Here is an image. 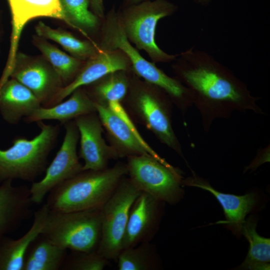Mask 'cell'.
<instances>
[{"label":"cell","instance_id":"cell-1","mask_svg":"<svg viewBox=\"0 0 270 270\" xmlns=\"http://www.w3.org/2000/svg\"><path fill=\"white\" fill-rule=\"evenodd\" d=\"M172 65L174 78L188 90L208 132L214 120L234 112L264 114L246 85L228 68L204 50L192 48L182 52Z\"/></svg>","mask_w":270,"mask_h":270},{"label":"cell","instance_id":"cell-2","mask_svg":"<svg viewBox=\"0 0 270 270\" xmlns=\"http://www.w3.org/2000/svg\"><path fill=\"white\" fill-rule=\"evenodd\" d=\"M126 175V164L122 162L102 170H83L54 188L46 204L54 212L101 208Z\"/></svg>","mask_w":270,"mask_h":270},{"label":"cell","instance_id":"cell-3","mask_svg":"<svg viewBox=\"0 0 270 270\" xmlns=\"http://www.w3.org/2000/svg\"><path fill=\"white\" fill-rule=\"evenodd\" d=\"M102 22L98 44L101 50H120L128 58L134 74L162 89L181 112H186L192 106V102L187 88L174 77L168 76L158 68L155 62L146 60L131 44L125 34L118 11L114 8L111 9Z\"/></svg>","mask_w":270,"mask_h":270},{"label":"cell","instance_id":"cell-4","mask_svg":"<svg viewBox=\"0 0 270 270\" xmlns=\"http://www.w3.org/2000/svg\"><path fill=\"white\" fill-rule=\"evenodd\" d=\"M123 102L137 121L184 158L172 126L173 104L162 89L142 80L132 72L129 89Z\"/></svg>","mask_w":270,"mask_h":270},{"label":"cell","instance_id":"cell-5","mask_svg":"<svg viewBox=\"0 0 270 270\" xmlns=\"http://www.w3.org/2000/svg\"><path fill=\"white\" fill-rule=\"evenodd\" d=\"M40 132L31 140L22 136L14 138L12 146L0 148V182L19 179L32 182L46 171L48 155L60 132L58 125L36 122Z\"/></svg>","mask_w":270,"mask_h":270},{"label":"cell","instance_id":"cell-6","mask_svg":"<svg viewBox=\"0 0 270 270\" xmlns=\"http://www.w3.org/2000/svg\"><path fill=\"white\" fill-rule=\"evenodd\" d=\"M177 8L168 0H148L124 6L118 14L126 36L138 49L144 50L154 62H170L178 54H170L159 48L156 30L158 22L172 16Z\"/></svg>","mask_w":270,"mask_h":270},{"label":"cell","instance_id":"cell-7","mask_svg":"<svg viewBox=\"0 0 270 270\" xmlns=\"http://www.w3.org/2000/svg\"><path fill=\"white\" fill-rule=\"evenodd\" d=\"M40 234L66 250H96L101 236L100 208L70 212L50 210Z\"/></svg>","mask_w":270,"mask_h":270},{"label":"cell","instance_id":"cell-8","mask_svg":"<svg viewBox=\"0 0 270 270\" xmlns=\"http://www.w3.org/2000/svg\"><path fill=\"white\" fill-rule=\"evenodd\" d=\"M140 192L125 176L100 208L101 236L96 250L108 260L116 262L131 206Z\"/></svg>","mask_w":270,"mask_h":270},{"label":"cell","instance_id":"cell-9","mask_svg":"<svg viewBox=\"0 0 270 270\" xmlns=\"http://www.w3.org/2000/svg\"><path fill=\"white\" fill-rule=\"evenodd\" d=\"M128 175L141 192L170 204L178 202L183 190L182 176L168 168L150 155L127 157Z\"/></svg>","mask_w":270,"mask_h":270},{"label":"cell","instance_id":"cell-10","mask_svg":"<svg viewBox=\"0 0 270 270\" xmlns=\"http://www.w3.org/2000/svg\"><path fill=\"white\" fill-rule=\"evenodd\" d=\"M94 104L110 145L114 150L118 158L132 156L150 155L173 172H180L142 139L121 104H114L112 108Z\"/></svg>","mask_w":270,"mask_h":270},{"label":"cell","instance_id":"cell-11","mask_svg":"<svg viewBox=\"0 0 270 270\" xmlns=\"http://www.w3.org/2000/svg\"><path fill=\"white\" fill-rule=\"evenodd\" d=\"M64 124L65 134L60 150L46 168L44 177L33 182L30 188L33 204H40L54 188L82 171L77 153L80 138L78 127L74 120Z\"/></svg>","mask_w":270,"mask_h":270},{"label":"cell","instance_id":"cell-12","mask_svg":"<svg viewBox=\"0 0 270 270\" xmlns=\"http://www.w3.org/2000/svg\"><path fill=\"white\" fill-rule=\"evenodd\" d=\"M10 78L28 88L44 107L64 87L61 78L45 58L23 54H18Z\"/></svg>","mask_w":270,"mask_h":270},{"label":"cell","instance_id":"cell-13","mask_svg":"<svg viewBox=\"0 0 270 270\" xmlns=\"http://www.w3.org/2000/svg\"><path fill=\"white\" fill-rule=\"evenodd\" d=\"M74 120L80 134L79 156L84 161L82 171L108 168L109 160L118 158L114 149L102 136L104 130L97 112L80 116Z\"/></svg>","mask_w":270,"mask_h":270},{"label":"cell","instance_id":"cell-14","mask_svg":"<svg viewBox=\"0 0 270 270\" xmlns=\"http://www.w3.org/2000/svg\"><path fill=\"white\" fill-rule=\"evenodd\" d=\"M118 70H131V64L126 56L120 50H106L100 48L96 56L85 62L74 80L62 87L46 107L62 102L78 88L88 86L106 74Z\"/></svg>","mask_w":270,"mask_h":270},{"label":"cell","instance_id":"cell-15","mask_svg":"<svg viewBox=\"0 0 270 270\" xmlns=\"http://www.w3.org/2000/svg\"><path fill=\"white\" fill-rule=\"evenodd\" d=\"M160 202L146 192H140L130 210L122 250L150 241L156 228Z\"/></svg>","mask_w":270,"mask_h":270},{"label":"cell","instance_id":"cell-16","mask_svg":"<svg viewBox=\"0 0 270 270\" xmlns=\"http://www.w3.org/2000/svg\"><path fill=\"white\" fill-rule=\"evenodd\" d=\"M12 182L8 180L0 186V238L32 216L30 188L14 186Z\"/></svg>","mask_w":270,"mask_h":270},{"label":"cell","instance_id":"cell-17","mask_svg":"<svg viewBox=\"0 0 270 270\" xmlns=\"http://www.w3.org/2000/svg\"><path fill=\"white\" fill-rule=\"evenodd\" d=\"M40 106V102L34 94L14 78L0 87V113L10 124H18Z\"/></svg>","mask_w":270,"mask_h":270},{"label":"cell","instance_id":"cell-18","mask_svg":"<svg viewBox=\"0 0 270 270\" xmlns=\"http://www.w3.org/2000/svg\"><path fill=\"white\" fill-rule=\"evenodd\" d=\"M49 210L46 204L37 210L32 226L20 238L13 240L5 236L0 238V270H22L26 253L40 234Z\"/></svg>","mask_w":270,"mask_h":270},{"label":"cell","instance_id":"cell-19","mask_svg":"<svg viewBox=\"0 0 270 270\" xmlns=\"http://www.w3.org/2000/svg\"><path fill=\"white\" fill-rule=\"evenodd\" d=\"M94 112H96L95 104L82 87L72 92L65 102L50 107L41 106L25 118L24 120L32 123L43 120H57L64 124L80 116Z\"/></svg>","mask_w":270,"mask_h":270},{"label":"cell","instance_id":"cell-20","mask_svg":"<svg viewBox=\"0 0 270 270\" xmlns=\"http://www.w3.org/2000/svg\"><path fill=\"white\" fill-rule=\"evenodd\" d=\"M184 186H195L208 190L212 194L222 205L226 221L236 232H240L246 215L256 204V196L250 192L243 196H236L221 192L216 190L208 183L194 176L181 180Z\"/></svg>","mask_w":270,"mask_h":270},{"label":"cell","instance_id":"cell-21","mask_svg":"<svg viewBox=\"0 0 270 270\" xmlns=\"http://www.w3.org/2000/svg\"><path fill=\"white\" fill-rule=\"evenodd\" d=\"M12 14L10 40L18 43L26 24L38 17L64 20L59 0H8Z\"/></svg>","mask_w":270,"mask_h":270},{"label":"cell","instance_id":"cell-22","mask_svg":"<svg viewBox=\"0 0 270 270\" xmlns=\"http://www.w3.org/2000/svg\"><path fill=\"white\" fill-rule=\"evenodd\" d=\"M132 74V70L112 72L84 88L96 104L108 106L112 102L120 103L128 92Z\"/></svg>","mask_w":270,"mask_h":270},{"label":"cell","instance_id":"cell-23","mask_svg":"<svg viewBox=\"0 0 270 270\" xmlns=\"http://www.w3.org/2000/svg\"><path fill=\"white\" fill-rule=\"evenodd\" d=\"M66 257V250L40 234L26 253L22 270H58L62 267Z\"/></svg>","mask_w":270,"mask_h":270},{"label":"cell","instance_id":"cell-24","mask_svg":"<svg viewBox=\"0 0 270 270\" xmlns=\"http://www.w3.org/2000/svg\"><path fill=\"white\" fill-rule=\"evenodd\" d=\"M35 30L38 36L57 42L70 55L82 61L94 57L100 50L98 45L93 42L80 40L68 31L53 28L41 22Z\"/></svg>","mask_w":270,"mask_h":270},{"label":"cell","instance_id":"cell-25","mask_svg":"<svg viewBox=\"0 0 270 270\" xmlns=\"http://www.w3.org/2000/svg\"><path fill=\"white\" fill-rule=\"evenodd\" d=\"M34 42L61 78L64 86L74 80L85 62L67 54L42 38H36Z\"/></svg>","mask_w":270,"mask_h":270},{"label":"cell","instance_id":"cell-26","mask_svg":"<svg viewBox=\"0 0 270 270\" xmlns=\"http://www.w3.org/2000/svg\"><path fill=\"white\" fill-rule=\"evenodd\" d=\"M252 218L244 223L241 232L250 242L248 255L240 268L249 270H269L270 240L260 236Z\"/></svg>","mask_w":270,"mask_h":270},{"label":"cell","instance_id":"cell-27","mask_svg":"<svg viewBox=\"0 0 270 270\" xmlns=\"http://www.w3.org/2000/svg\"><path fill=\"white\" fill-rule=\"evenodd\" d=\"M59 2L63 21L85 36L88 37L101 26L102 20L89 10L88 0H59Z\"/></svg>","mask_w":270,"mask_h":270},{"label":"cell","instance_id":"cell-28","mask_svg":"<svg viewBox=\"0 0 270 270\" xmlns=\"http://www.w3.org/2000/svg\"><path fill=\"white\" fill-rule=\"evenodd\" d=\"M116 262L119 270H152L158 268L154 248L150 242L122 250Z\"/></svg>","mask_w":270,"mask_h":270},{"label":"cell","instance_id":"cell-29","mask_svg":"<svg viewBox=\"0 0 270 270\" xmlns=\"http://www.w3.org/2000/svg\"><path fill=\"white\" fill-rule=\"evenodd\" d=\"M73 254L65 260L62 268L68 270H102L109 264L108 259L97 250L92 252L73 251Z\"/></svg>","mask_w":270,"mask_h":270},{"label":"cell","instance_id":"cell-30","mask_svg":"<svg viewBox=\"0 0 270 270\" xmlns=\"http://www.w3.org/2000/svg\"><path fill=\"white\" fill-rule=\"evenodd\" d=\"M88 1L92 12L102 20L105 16L104 0H88Z\"/></svg>","mask_w":270,"mask_h":270},{"label":"cell","instance_id":"cell-31","mask_svg":"<svg viewBox=\"0 0 270 270\" xmlns=\"http://www.w3.org/2000/svg\"><path fill=\"white\" fill-rule=\"evenodd\" d=\"M146 0H124V6L136 4Z\"/></svg>","mask_w":270,"mask_h":270},{"label":"cell","instance_id":"cell-32","mask_svg":"<svg viewBox=\"0 0 270 270\" xmlns=\"http://www.w3.org/2000/svg\"><path fill=\"white\" fill-rule=\"evenodd\" d=\"M196 3L200 4L202 6H208L210 2H211V0H192Z\"/></svg>","mask_w":270,"mask_h":270}]
</instances>
